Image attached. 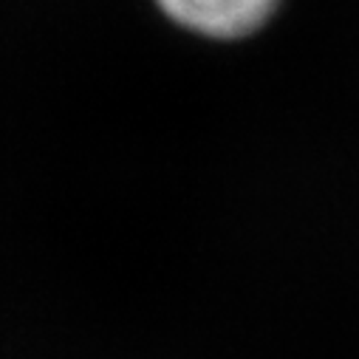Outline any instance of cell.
Returning a JSON list of instances; mask_svg holds the SVG:
<instances>
[{
	"label": "cell",
	"mask_w": 359,
	"mask_h": 359,
	"mask_svg": "<svg viewBox=\"0 0 359 359\" xmlns=\"http://www.w3.org/2000/svg\"><path fill=\"white\" fill-rule=\"evenodd\" d=\"M184 29L207 37H243L266 23L278 0H158Z\"/></svg>",
	"instance_id": "1"
}]
</instances>
